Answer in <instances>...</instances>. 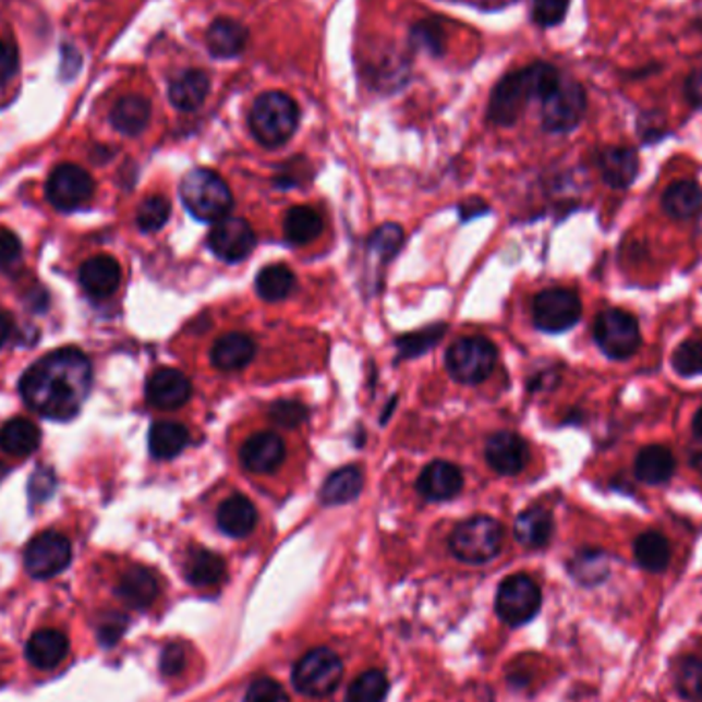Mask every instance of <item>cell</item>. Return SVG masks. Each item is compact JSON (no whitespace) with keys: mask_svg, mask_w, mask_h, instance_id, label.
Returning <instances> with one entry per match:
<instances>
[{"mask_svg":"<svg viewBox=\"0 0 702 702\" xmlns=\"http://www.w3.org/2000/svg\"><path fill=\"white\" fill-rule=\"evenodd\" d=\"M662 204L674 220H692L702 211L701 187L694 181H676L667 187Z\"/></svg>","mask_w":702,"mask_h":702,"instance_id":"4dcf8cb0","label":"cell"},{"mask_svg":"<svg viewBox=\"0 0 702 702\" xmlns=\"http://www.w3.org/2000/svg\"><path fill=\"white\" fill-rule=\"evenodd\" d=\"M41 444V432L27 417H15L0 427V450L11 457H29Z\"/></svg>","mask_w":702,"mask_h":702,"instance_id":"d4e9b609","label":"cell"},{"mask_svg":"<svg viewBox=\"0 0 702 702\" xmlns=\"http://www.w3.org/2000/svg\"><path fill=\"white\" fill-rule=\"evenodd\" d=\"M676 473V458L666 446H645L634 458V474L645 485H662Z\"/></svg>","mask_w":702,"mask_h":702,"instance_id":"cb8c5ba5","label":"cell"},{"mask_svg":"<svg viewBox=\"0 0 702 702\" xmlns=\"http://www.w3.org/2000/svg\"><path fill=\"white\" fill-rule=\"evenodd\" d=\"M146 399L157 409L173 411L192 399V383L179 370H157L146 383Z\"/></svg>","mask_w":702,"mask_h":702,"instance_id":"9a60e30c","label":"cell"},{"mask_svg":"<svg viewBox=\"0 0 702 702\" xmlns=\"http://www.w3.org/2000/svg\"><path fill=\"white\" fill-rule=\"evenodd\" d=\"M257 292L267 302H280L288 299L296 286V278L288 265H267L257 276Z\"/></svg>","mask_w":702,"mask_h":702,"instance_id":"8d00e7d4","label":"cell"},{"mask_svg":"<svg viewBox=\"0 0 702 702\" xmlns=\"http://www.w3.org/2000/svg\"><path fill=\"white\" fill-rule=\"evenodd\" d=\"M462 473L446 460L427 464L417 481V489L429 501H448L462 492Z\"/></svg>","mask_w":702,"mask_h":702,"instance_id":"d6986e66","label":"cell"},{"mask_svg":"<svg viewBox=\"0 0 702 702\" xmlns=\"http://www.w3.org/2000/svg\"><path fill=\"white\" fill-rule=\"evenodd\" d=\"M46 195L56 210H78L95 195V181L83 167L64 162L48 177Z\"/></svg>","mask_w":702,"mask_h":702,"instance_id":"7c38bea8","label":"cell"},{"mask_svg":"<svg viewBox=\"0 0 702 702\" xmlns=\"http://www.w3.org/2000/svg\"><path fill=\"white\" fill-rule=\"evenodd\" d=\"M594 339L597 348L613 360H627L641 348L639 323L620 308H608L596 316Z\"/></svg>","mask_w":702,"mask_h":702,"instance_id":"ba28073f","label":"cell"},{"mask_svg":"<svg viewBox=\"0 0 702 702\" xmlns=\"http://www.w3.org/2000/svg\"><path fill=\"white\" fill-rule=\"evenodd\" d=\"M534 325L545 334H562L578 325L581 300L573 290L550 288L541 292L532 304Z\"/></svg>","mask_w":702,"mask_h":702,"instance_id":"8fae6325","label":"cell"},{"mask_svg":"<svg viewBox=\"0 0 702 702\" xmlns=\"http://www.w3.org/2000/svg\"><path fill=\"white\" fill-rule=\"evenodd\" d=\"M210 93V78L204 71L179 74L169 85V99L179 111H194L206 101Z\"/></svg>","mask_w":702,"mask_h":702,"instance_id":"484cf974","label":"cell"},{"mask_svg":"<svg viewBox=\"0 0 702 702\" xmlns=\"http://www.w3.org/2000/svg\"><path fill=\"white\" fill-rule=\"evenodd\" d=\"M692 432H694V436L702 441V407L697 411V415H694V420H692Z\"/></svg>","mask_w":702,"mask_h":702,"instance_id":"11a10c76","label":"cell"},{"mask_svg":"<svg viewBox=\"0 0 702 702\" xmlns=\"http://www.w3.org/2000/svg\"><path fill=\"white\" fill-rule=\"evenodd\" d=\"M23 245L17 234L11 230L0 229V269H13L21 262Z\"/></svg>","mask_w":702,"mask_h":702,"instance_id":"c3c4849f","label":"cell"},{"mask_svg":"<svg viewBox=\"0 0 702 702\" xmlns=\"http://www.w3.org/2000/svg\"><path fill=\"white\" fill-rule=\"evenodd\" d=\"M485 458L495 473L506 476L522 473L528 462L526 441L511 432L493 434L485 446Z\"/></svg>","mask_w":702,"mask_h":702,"instance_id":"e0dca14e","label":"cell"},{"mask_svg":"<svg viewBox=\"0 0 702 702\" xmlns=\"http://www.w3.org/2000/svg\"><path fill=\"white\" fill-rule=\"evenodd\" d=\"M286 457L283 439L271 432H259L246 439L241 448V462L251 473H271L280 467Z\"/></svg>","mask_w":702,"mask_h":702,"instance_id":"ac0fdd59","label":"cell"},{"mask_svg":"<svg viewBox=\"0 0 702 702\" xmlns=\"http://www.w3.org/2000/svg\"><path fill=\"white\" fill-rule=\"evenodd\" d=\"M93 387V366L76 348L56 350L21 376L19 392L41 417L69 422L76 417Z\"/></svg>","mask_w":702,"mask_h":702,"instance_id":"6da1fadb","label":"cell"},{"mask_svg":"<svg viewBox=\"0 0 702 702\" xmlns=\"http://www.w3.org/2000/svg\"><path fill=\"white\" fill-rule=\"evenodd\" d=\"M343 678V664L335 651L320 647L302 655L292 680L296 690L306 697H327Z\"/></svg>","mask_w":702,"mask_h":702,"instance_id":"52a82bcc","label":"cell"},{"mask_svg":"<svg viewBox=\"0 0 702 702\" xmlns=\"http://www.w3.org/2000/svg\"><path fill=\"white\" fill-rule=\"evenodd\" d=\"M597 167L613 190H627L639 173V158L629 146H608L600 153Z\"/></svg>","mask_w":702,"mask_h":702,"instance_id":"ffe728a7","label":"cell"},{"mask_svg":"<svg viewBox=\"0 0 702 702\" xmlns=\"http://www.w3.org/2000/svg\"><path fill=\"white\" fill-rule=\"evenodd\" d=\"M497 364V350L485 337H462L446 353L450 376L462 385H479L492 376Z\"/></svg>","mask_w":702,"mask_h":702,"instance_id":"8992f818","label":"cell"},{"mask_svg":"<svg viewBox=\"0 0 702 702\" xmlns=\"http://www.w3.org/2000/svg\"><path fill=\"white\" fill-rule=\"evenodd\" d=\"M504 528L489 516H474L455 528L450 536V550L455 557L464 562L492 561L501 550Z\"/></svg>","mask_w":702,"mask_h":702,"instance_id":"5b68a950","label":"cell"},{"mask_svg":"<svg viewBox=\"0 0 702 702\" xmlns=\"http://www.w3.org/2000/svg\"><path fill=\"white\" fill-rule=\"evenodd\" d=\"M543 104V125L548 132H571L580 125L585 116V90L576 81L561 78L546 95Z\"/></svg>","mask_w":702,"mask_h":702,"instance_id":"30bf717a","label":"cell"},{"mask_svg":"<svg viewBox=\"0 0 702 702\" xmlns=\"http://www.w3.org/2000/svg\"><path fill=\"white\" fill-rule=\"evenodd\" d=\"M171 216V204L162 195L146 197L136 214V222L142 232H157L167 225Z\"/></svg>","mask_w":702,"mask_h":702,"instance_id":"60d3db41","label":"cell"},{"mask_svg":"<svg viewBox=\"0 0 702 702\" xmlns=\"http://www.w3.org/2000/svg\"><path fill=\"white\" fill-rule=\"evenodd\" d=\"M686 99L692 107H702V69H697L686 78Z\"/></svg>","mask_w":702,"mask_h":702,"instance_id":"816d5d0a","label":"cell"},{"mask_svg":"<svg viewBox=\"0 0 702 702\" xmlns=\"http://www.w3.org/2000/svg\"><path fill=\"white\" fill-rule=\"evenodd\" d=\"M541 604H543L541 588L536 585V581L522 573L501 581L495 596L497 615L511 627L526 625L528 620L538 615Z\"/></svg>","mask_w":702,"mask_h":702,"instance_id":"9c48e42d","label":"cell"},{"mask_svg":"<svg viewBox=\"0 0 702 702\" xmlns=\"http://www.w3.org/2000/svg\"><path fill=\"white\" fill-rule=\"evenodd\" d=\"M671 366L680 376L702 374V341L688 339L671 355Z\"/></svg>","mask_w":702,"mask_h":702,"instance_id":"7bdbcfd3","label":"cell"},{"mask_svg":"<svg viewBox=\"0 0 702 702\" xmlns=\"http://www.w3.org/2000/svg\"><path fill=\"white\" fill-rule=\"evenodd\" d=\"M387 692V676L380 669H370L353 680L348 690V702H383Z\"/></svg>","mask_w":702,"mask_h":702,"instance_id":"ab89813d","label":"cell"},{"mask_svg":"<svg viewBox=\"0 0 702 702\" xmlns=\"http://www.w3.org/2000/svg\"><path fill=\"white\" fill-rule=\"evenodd\" d=\"M185 578L195 588H211L227 578V562L208 548H194L185 562Z\"/></svg>","mask_w":702,"mask_h":702,"instance_id":"f1b7e54d","label":"cell"},{"mask_svg":"<svg viewBox=\"0 0 702 702\" xmlns=\"http://www.w3.org/2000/svg\"><path fill=\"white\" fill-rule=\"evenodd\" d=\"M299 120L296 101L280 90H269L255 99L249 116V125L257 142L276 148L292 138V134L299 128Z\"/></svg>","mask_w":702,"mask_h":702,"instance_id":"3957f363","label":"cell"},{"mask_svg":"<svg viewBox=\"0 0 702 702\" xmlns=\"http://www.w3.org/2000/svg\"><path fill=\"white\" fill-rule=\"evenodd\" d=\"M116 594L120 596L123 604H128L130 608H138L144 610L148 608L158 596V580L157 576L146 569V567H130L122 576V580L118 583Z\"/></svg>","mask_w":702,"mask_h":702,"instance_id":"44dd1931","label":"cell"},{"mask_svg":"<svg viewBox=\"0 0 702 702\" xmlns=\"http://www.w3.org/2000/svg\"><path fill=\"white\" fill-rule=\"evenodd\" d=\"M11 331H13V320H11V316L0 311V348L7 343V339H9Z\"/></svg>","mask_w":702,"mask_h":702,"instance_id":"f5cc1de1","label":"cell"},{"mask_svg":"<svg viewBox=\"0 0 702 702\" xmlns=\"http://www.w3.org/2000/svg\"><path fill=\"white\" fill-rule=\"evenodd\" d=\"M364 487V473L358 467H343L335 471L323 485L320 499L327 506H341L353 501Z\"/></svg>","mask_w":702,"mask_h":702,"instance_id":"d6a6232c","label":"cell"},{"mask_svg":"<svg viewBox=\"0 0 702 702\" xmlns=\"http://www.w3.org/2000/svg\"><path fill=\"white\" fill-rule=\"evenodd\" d=\"M516 541L528 548H543L553 536V516L543 508L522 511L513 526Z\"/></svg>","mask_w":702,"mask_h":702,"instance_id":"f546056e","label":"cell"},{"mask_svg":"<svg viewBox=\"0 0 702 702\" xmlns=\"http://www.w3.org/2000/svg\"><path fill=\"white\" fill-rule=\"evenodd\" d=\"M559 81V71L546 62H536L528 69L509 74L493 90L489 106L492 122L497 125L516 123L530 99L543 101Z\"/></svg>","mask_w":702,"mask_h":702,"instance_id":"7a4b0ae2","label":"cell"},{"mask_svg":"<svg viewBox=\"0 0 702 702\" xmlns=\"http://www.w3.org/2000/svg\"><path fill=\"white\" fill-rule=\"evenodd\" d=\"M674 685L686 701L702 702V657L688 655L680 659L674 671Z\"/></svg>","mask_w":702,"mask_h":702,"instance_id":"f35d334b","label":"cell"},{"mask_svg":"<svg viewBox=\"0 0 702 702\" xmlns=\"http://www.w3.org/2000/svg\"><path fill=\"white\" fill-rule=\"evenodd\" d=\"M245 702H290L286 690L271 678H259L246 690Z\"/></svg>","mask_w":702,"mask_h":702,"instance_id":"7dc6e473","label":"cell"},{"mask_svg":"<svg viewBox=\"0 0 702 702\" xmlns=\"http://www.w3.org/2000/svg\"><path fill=\"white\" fill-rule=\"evenodd\" d=\"M404 241V232L401 227L397 225H385L380 229L376 230L372 237H370V251L374 255H378L380 259L388 262L390 257L397 255V251L401 249Z\"/></svg>","mask_w":702,"mask_h":702,"instance_id":"b9f144b4","label":"cell"},{"mask_svg":"<svg viewBox=\"0 0 702 702\" xmlns=\"http://www.w3.org/2000/svg\"><path fill=\"white\" fill-rule=\"evenodd\" d=\"M181 199L187 211L202 222L222 220L232 210L227 181L208 169H195L181 181Z\"/></svg>","mask_w":702,"mask_h":702,"instance_id":"277c9868","label":"cell"},{"mask_svg":"<svg viewBox=\"0 0 702 702\" xmlns=\"http://www.w3.org/2000/svg\"><path fill=\"white\" fill-rule=\"evenodd\" d=\"M569 571L583 585H597L608 578L610 559L604 550H581L569 562Z\"/></svg>","mask_w":702,"mask_h":702,"instance_id":"74e56055","label":"cell"},{"mask_svg":"<svg viewBox=\"0 0 702 702\" xmlns=\"http://www.w3.org/2000/svg\"><path fill=\"white\" fill-rule=\"evenodd\" d=\"M109 122L125 136H138L150 122V101L141 95L122 97L111 109Z\"/></svg>","mask_w":702,"mask_h":702,"instance_id":"83f0119b","label":"cell"},{"mask_svg":"<svg viewBox=\"0 0 702 702\" xmlns=\"http://www.w3.org/2000/svg\"><path fill=\"white\" fill-rule=\"evenodd\" d=\"M185 666V650L181 643L167 645L160 655V671L165 676H177Z\"/></svg>","mask_w":702,"mask_h":702,"instance_id":"f907efd6","label":"cell"},{"mask_svg":"<svg viewBox=\"0 0 702 702\" xmlns=\"http://www.w3.org/2000/svg\"><path fill=\"white\" fill-rule=\"evenodd\" d=\"M246 39H249V34H246L245 27L232 19L214 21L206 34L208 48L218 58H232V56L243 52Z\"/></svg>","mask_w":702,"mask_h":702,"instance_id":"1f68e13d","label":"cell"},{"mask_svg":"<svg viewBox=\"0 0 702 702\" xmlns=\"http://www.w3.org/2000/svg\"><path fill=\"white\" fill-rule=\"evenodd\" d=\"M23 559H25V569L32 578L50 580L71 565V541L56 530L41 532L36 538H32V543L25 548Z\"/></svg>","mask_w":702,"mask_h":702,"instance_id":"4fadbf2b","label":"cell"},{"mask_svg":"<svg viewBox=\"0 0 702 702\" xmlns=\"http://www.w3.org/2000/svg\"><path fill=\"white\" fill-rule=\"evenodd\" d=\"M690 462H692V467H694L697 471H701L702 473V441L699 446H694V448H692V452H690Z\"/></svg>","mask_w":702,"mask_h":702,"instance_id":"db71d44e","label":"cell"},{"mask_svg":"<svg viewBox=\"0 0 702 702\" xmlns=\"http://www.w3.org/2000/svg\"><path fill=\"white\" fill-rule=\"evenodd\" d=\"M255 355V341L245 334H229L214 343L211 362L218 370H243Z\"/></svg>","mask_w":702,"mask_h":702,"instance_id":"4316f807","label":"cell"},{"mask_svg":"<svg viewBox=\"0 0 702 702\" xmlns=\"http://www.w3.org/2000/svg\"><path fill=\"white\" fill-rule=\"evenodd\" d=\"M25 655L37 669H52L60 666L69 655V639L60 631L41 629L32 634Z\"/></svg>","mask_w":702,"mask_h":702,"instance_id":"7402d4cb","label":"cell"},{"mask_svg":"<svg viewBox=\"0 0 702 702\" xmlns=\"http://www.w3.org/2000/svg\"><path fill=\"white\" fill-rule=\"evenodd\" d=\"M78 281L90 299H109L122 283V267L109 255H97L81 265Z\"/></svg>","mask_w":702,"mask_h":702,"instance_id":"2e32d148","label":"cell"},{"mask_svg":"<svg viewBox=\"0 0 702 702\" xmlns=\"http://www.w3.org/2000/svg\"><path fill=\"white\" fill-rule=\"evenodd\" d=\"M19 69L17 48L9 41H0V87L7 85Z\"/></svg>","mask_w":702,"mask_h":702,"instance_id":"681fc988","label":"cell"},{"mask_svg":"<svg viewBox=\"0 0 702 702\" xmlns=\"http://www.w3.org/2000/svg\"><path fill=\"white\" fill-rule=\"evenodd\" d=\"M257 243L255 232L243 218H222L211 229L208 245L222 262L237 264L249 257Z\"/></svg>","mask_w":702,"mask_h":702,"instance_id":"5bb4252c","label":"cell"},{"mask_svg":"<svg viewBox=\"0 0 702 702\" xmlns=\"http://www.w3.org/2000/svg\"><path fill=\"white\" fill-rule=\"evenodd\" d=\"M306 407L300 401H276L269 407V417L281 427H296L306 420Z\"/></svg>","mask_w":702,"mask_h":702,"instance_id":"bcb514c9","label":"cell"},{"mask_svg":"<svg viewBox=\"0 0 702 702\" xmlns=\"http://www.w3.org/2000/svg\"><path fill=\"white\" fill-rule=\"evenodd\" d=\"M283 232L292 245H308L320 237L323 218L311 206H296L286 214Z\"/></svg>","mask_w":702,"mask_h":702,"instance_id":"e575fe53","label":"cell"},{"mask_svg":"<svg viewBox=\"0 0 702 702\" xmlns=\"http://www.w3.org/2000/svg\"><path fill=\"white\" fill-rule=\"evenodd\" d=\"M632 550H634L637 562L650 573L666 571L667 565H669V557H671L666 536L662 532H655V530L643 532L634 541Z\"/></svg>","mask_w":702,"mask_h":702,"instance_id":"d590c367","label":"cell"},{"mask_svg":"<svg viewBox=\"0 0 702 702\" xmlns=\"http://www.w3.org/2000/svg\"><path fill=\"white\" fill-rule=\"evenodd\" d=\"M569 9V0H534L532 17L541 27L559 25Z\"/></svg>","mask_w":702,"mask_h":702,"instance_id":"f6af8a7d","label":"cell"},{"mask_svg":"<svg viewBox=\"0 0 702 702\" xmlns=\"http://www.w3.org/2000/svg\"><path fill=\"white\" fill-rule=\"evenodd\" d=\"M441 335H444V325H438V327H429L420 334L407 335L403 339H399L397 346H399L403 358H413V355L425 353L432 346H436L441 339Z\"/></svg>","mask_w":702,"mask_h":702,"instance_id":"ee69618b","label":"cell"},{"mask_svg":"<svg viewBox=\"0 0 702 702\" xmlns=\"http://www.w3.org/2000/svg\"><path fill=\"white\" fill-rule=\"evenodd\" d=\"M190 441V432L185 425L177 422H157L148 434L150 455L158 460H169L183 452Z\"/></svg>","mask_w":702,"mask_h":702,"instance_id":"836d02e7","label":"cell"},{"mask_svg":"<svg viewBox=\"0 0 702 702\" xmlns=\"http://www.w3.org/2000/svg\"><path fill=\"white\" fill-rule=\"evenodd\" d=\"M218 526L232 538H245L257 526V509L245 495H232L218 509Z\"/></svg>","mask_w":702,"mask_h":702,"instance_id":"603a6c76","label":"cell"}]
</instances>
